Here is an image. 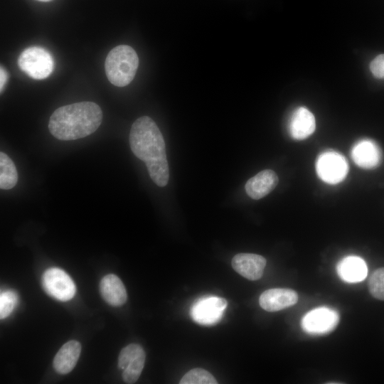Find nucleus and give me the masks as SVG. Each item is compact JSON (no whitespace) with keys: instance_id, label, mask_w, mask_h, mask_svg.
Segmentation results:
<instances>
[{"instance_id":"nucleus-1","label":"nucleus","mask_w":384,"mask_h":384,"mask_svg":"<svg viewBox=\"0 0 384 384\" xmlns=\"http://www.w3.org/2000/svg\"><path fill=\"white\" fill-rule=\"evenodd\" d=\"M129 144L133 154L144 161L152 181L165 186L169 179L166 146L161 132L154 121L143 116L134 121L129 133Z\"/></svg>"},{"instance_id":"nucleus-2","label":"nucleus","mask_w":384,"mask_h":384,"mask_svg":"<svg viewBox=\"0 0 384 384\" xmlns=\"http://www.w3.org/2000/svg\"><path fill=\"white\" fill-rule=\"evenodd\" d=\"M102 120V112L92 102L64 105L51 114L48 129L58 139L69 141L85 137L95 132Z\"/></svg>"},{"instance_id":"nucleus-3","label":"nucleus","mask_w":384,"mask_h":384,"mask_svg":"<svg viewBox=\"0 0 384 384\" xmlns=\"http://www.w3.org/2000/svg\"><path fill=\"white\" fill-rule=\"evenodd\" d=\"M139 66L136 51L127 45H119L107 54L105 73L109 81L117 87H124L134 79Z\"/></svg>"},{"instance_id":"nucleus-4","label":"nucleus","mask_w":384,"mask_h":384,"mask_svg":"<svg viewBox=\"0 0 384 384\" xmlns=\"http://www.w3.org/2000/svg\"><path fill=\"white\" fill-rule=\"evenodd\" d=\"M18 64L23 72L36 80L48 78L54 68L53 58L50 53L38 46L25 49L18 57Z\"/></svg>"},{"instance_id":"nucleus-5","label":"nucleus","mask_w":384,"mask_h":384,"mask_svg":"<svg viewBox=\"0 0 384 384\" xmlns=\"http://www.w3.org/2000/svg\"><path fill=\"white\" fill-rule=\"evenodd\" d=\"M42 286L47 294L62 302L71 299L76 292L75 283L70 277L57 267L45 271L42 276Z\"/></svg>"},{"instance_id":"nucleus-6","label":"nucleus","mask_w":384,"mask_h":384,"mask_svg":"<svg viewBox=\"0 0 384 384\" xmlns=\"http://www.w3.org/2000/svg\"><path fill=\"white\" fill-rule=\"evenodd\" d=\"M316 169L319 177L326 183L335 184L342 181L348 173V164L340 154L328 151L317 159Z\"/></svg>"},{"instance_id":"nucleus-7","label":"nucleus","mask_w":384,"mask_h":384,"mask_svg":"<svg viewBox=\"0 0 384 384\" xmlns=\"http://www.w3.org/2000/svg\"><path fill=\"white\" fill-rule=\"evenodd\" d=\"M227 306V301L221 297L208 296L196 301L191 307V316L196 323L210 326L218 323Z\"/></svg>"},{"instance_id":"nucleus-8","label":"nucleus","mask_w":384,"mask_h":384,"mask_svg":"<svg viewBox=\"0 0 384 384\" xmlns=\"http://www.w3.org/2000/svg\"><path fill=\"white\" fill-rule=\"evenodd\" d=\"M339 320L338 313L327 307L314 309L302 319V327L310 334H324L334 330Z\"/></svg>"},{"instance_id":"nucleus-9","label":"nucleus","mask_w":384,"mask_h":384,"mask_svg":"<svg viewBox=\"0 0 384 384\" xmlns=\"http://www.w3.org/2000/svg\"><path fill=\"white\" fill-rule=\"evenodd\" d=\"M231 263L240 275L250 280H257L263 274L266 260L257 254L239 253L233 257Z\"/></svg>"},{"instance_id":"nucleus-10","label":"nucleus","mask_w":384,"mask_h":384,"mask_svg":"<svg viewBox=\"0 0 384 384\" xmlns=\"http://www.w3.org/2000/svg\"><path fill=\"white\" fill-rule=\"evenodd\" d=\"M298 300L297 292L291 289L276 288L265 291L260 297V306L270 312L294 305Z\"/></svg>"},{"instance_id":"nucleus-11","label":"nucleus","mask_w":384,"mask_h":384,"mask_svg":"<svg viewBox=\"0 0 384 384\" xmlns=\"http://www.w3.org/2000/svg\"><path fill=\"white\" fill-rule=\"evenodd\" d=\"M351 156L359 167L369 169L377 167L380 164L382 151L375 142L363 139L353 146Z\"/></svg>"},{"instance_id":"nucleus-12","label":"nucleus","mask_w":384,"mask_h":384,"mask_svg":"<svg viewBox=\"0 0 384 384\" xmlns=\"http://www.w3.org/2000/svg\"><path fill=\"white\" fill-rule=\"evenodd\" d=\"M278 181V176L274 171L265 169L246 182L245 191L250 198L258 200L270 193L277 186Z\"/></svg>"},{"instance_id":"nucleus-13","label":"nucleus","mask_w":384,"mask_h":384,"mask_svg":"<svg viewBox=\"0 0 384 384\" xmlns=\"http://www.w3.org/2000/svg\"><path fill=\"white\" fill-rule=\"evenodd\" d=\"M315 128L314 116L309 110L301 107L294 110L289 124V131L292 138L304 139L314 132Z\"/></svg>"},{"instance_id":"nucleus-14","label":"nucleus","mask_w":384,"mask_h":384,"mask_svg":"<svg viewBox=\"0 0 384 384\" xmlns=\"http://www.w3.org/2000/svg\"><path fill=\"white\" fill-rule=\"evenodd\" d=\"M100 290L103 299L114 306H122L127 299L126 289L121 279L113 274L105 276L100 281Z\"/></svg>"},{"instance_id":"nucleus-15","label":"nucleus","mask_w":384,"mask_h":384,"mask_svg":"<svg viewBox=\"0 0 384 384\" xmlns=\"http://www.w3.org/2000/svg\"><path fill=\"white\" fill-rule=\"evenodd\" d=\"M81 352L80 343L69 341L60 348L53 359V368L58 373H70L75 366Z\"/></svg>"},{"instance_id":"nucleus-16","label":"nucleus","mask_w":384,"mask_h":384,"mask_svg":"<svg viewBox=\"0 0 384 384\" xmlns=\"http://www.w3.org/2000/svg\"><path fill=\"white\" fill-rule=\"evenodd\" d=\"M336 270L341 279L349 283L363 280L368 272L365 261L358 256H348L343 258L338 262Z\"/></svg>"},{"instance_id":"nucleus-17","label":"nucleus","mask_w":384,"mask_h":384,"mask_svg":"<svg viewBox=\"0 0 384 384\" xmlns=\"http://www.w3.org/2000/svg\"><path fill=\"white\" fill-rule=\"evenodd\" d=\"M18 181V173L13 161L4 152L0 153V188L9 190Z\"/></svg>"},{"instance_id":"nucleus-18","label":"nucleus","mask_w":384,"mask_h":384,"mask_svg":"<svg viewBox=\"0 0 384 384\" xmlns=\"http://www.w3.org/2000/svg\"><path fill=\"white\" fill-rule=\"evenodd\" d=\"M144 351L133 358L123 370L122 378L126 383H134L139 378L145 363Z\"/></svg>"},{"instance_id":"nucleus-19","label":"nucleus","mask_w":384,"mask_h":384,"mask_svg":"<svg viewBox=\"0 0 384 384\" xmlns=\"http://www.w3.org/2000/svg\"><path fill=\"white\" fill-rule=\"evenodd\" d=\"M180 384H216L214 376L203 368H193L187 372L181 379Z\"/></svg>"},{"instance_id":"nucleus-20","label":"nucleus","mask_w":384,"mask_h":384,"mask_svg":"<svg viewBox=\"0 0 384 384\" xmlns=\"http://www.w3.org/2000/svg\"><path fill=\"white\" fill-rule=\"evenodd\" d=\"M368 289L371 295L379 300H384V267L377 269L368 281Z\"/></svg>"},{"instance_id":"nucleus-21","label":"nucleus","mask_w":384,"mask_h":384,"mask_svg":"<svg viewBox=\"0 0 384 384\" xmlns=\"http://www.w3.org/2000/svg\"><path fill=\"white\" fill-rule=\"evenodd\" d=\"M18 295L13 290L2 292L0 295V318L4 319L14 311L18 303Z\"/></svg>"},{"instance_id":"nucleus-22","label":"nucleus","mask_w":384,"mask_h":384,"mask_svg":"<svg viewBox=\"0 0 384 384\" xmlns=\"http://www.w3.org/2000/svg\"><path fill=\"white\" fill-rule=\"evenodd\" d=\"M144 351L143 348L137 343H131L122 349L118 358V368L124 370L129 363L139 353Z\"/></svg>"},{"instance_id":"nucleus-23","label":"nucleus","mask_w":384,"mask_h":384,"mask_svg":"<svg viewBox=\"0 0 384 384\" xmlns=\"http://www.w3.org/2000/svg\"><path fill=\"white\" fill-rule=\"evenodd\" d=\"M373 75L379 79H384V54L375 57L370 64Z\"/></svg>"},{"instance_id":"nucleus-24","label":"nucleus","mask_w":384,"mask_h":384,"mask_svg":"<svg viewBox=\"0 0 384 384\" xmlns=\"http://www.w3.org/2000/svg\"><path fill=\"white\" fill-rule=\"evenodd\" d=\"M8 76H9V75H8L6 70L2 66H1V68H0V90H1V92H2L4 87L5 84L6 83V81L8 80Z\"/></svg>"},{"instance_id":"nucleus-25","label":"nucleus","mask_w":384,"mask_h":384,"mask_svg":"<svg viewBox=\"0 0 384 384\" xmlns=\"http://www.w3.org/2000/svg\"><path fill=\"white\" fill-rule=\"evenodd\" d=\"M37 1H43V2H47V1H50L51 0H37Z\"/></svg>"}]
</instances>
